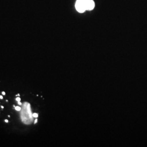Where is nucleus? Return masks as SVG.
Here are the masks:
<instances>
[{
    "label": "nucleus",
    "instance_id": "nucleus-1",
    "mask_svg": "<svg viewBox=\"0 0 147 147\" xmlns=\"http://www.w3.org/2000/svg\"><path fill=\"white\" fill-rule=\"evenodd\" d=\"M75 7L76 10L80 13H84V11H86L84 3L82 0H77L75 4Z\"/></svg>",
    "mask_w": 147,
    "mask_h": 147
},
{
    "label": "nucleus",
    "instance_id": "nucleus-2",
    "mask_svg": "<svg viewBox=\"0 0 147 147\" xmlns=\"http://www.w3.org/2000/svg\"><path fill=\"white\" fill-rule=\"evenodd\" d=\"M15 109H16V110L18 111H20L21 110V108L20 107H19V106H16Z\"/></svg>",
    "mask_w": 147,
    "mask_h": 147
},
{
    "label": "nucleus",
    "instance_id": "nucleus-3",
    "mask_svg": "<svg viewBox=\"0 0 147 147\" xmlns=\"http://www.w3.org/2000/svg\"><path fill=\"white\" fill-rule=\"evenodd\" d=\"M32 116H33V117H34V118H37V117H38V115L37 113H33V114L32 115Z\"/></svg>",
    "mask_w": 147,
    "mask_h": 147
},
{
    "label": "nucleus",
    "instance_id": "nucleus-4",
    "mask_svg": "<svg viewBox=\"0 0 147 147\" xmlns=\"http://www.w3.org/2000/svg\"><path fill=\"white\" fill-rule=\"evenodd\" d=\"M16 100L18 102V101H20V100H21V99H20V98H19V97H18V98H16Z\"/></svg>",
    "mask_w": 147,
    "mask_h": 147
},
{
    "label": "nucleus",
    "instance_id": "nucleus-5",
    "mask_svg": "<svg viewBox=\"0 0 147 147\" xmlns=\"http://www.w3.org/2000/svg\"><path fill=\"white\" fill-rule=\"evenodd\" d=\"M37 122V119H36V120L34 121V124H36Z\"/></svg>",
    "mask_w": 147,
    "mask_h": 147
},
{
    "label": "nucleus",
    "instance_id": "nucleus-6",
    "mask_svg": "<svg viewBox=\"0 0 147 147\" xmlns=\"http://www.w3.org/2000/svg\"><path fill=\"white\" fill-rule=\"evenodd\" d=\"M18 104H19V105H22L21 102H20V101H18Z\"/></svg>",
    "mask_w": 147,
    "mask_h": 147
},
{
    "label": "nucleus",
    "instance_id": "nucleus-7",
    "mask_svg": "<svg viewBox=\"0 0 147 147\" xmlns=\"http://www.w3.org/2000/svg\"><path fill=\"white\" fill-rule=\"evenodd\" d=\"M0 99H3V96H1V95H0Z\"/></svg>",
    "mask_w": 147,
    "mask_h": 147
},
{
    "label": "nucleus",
    "instance_id": "nucleus-8",
    "mask_svg": "<svg viewBox=\"0 0 147 147\" xmlns=\"http://www.w3.org/2000/svg\"><path fill=\"white\" fill-rule=\"evenodd\" d=\"M2 94L4 95H5V92H2Z\"/></svg>",
    "mask_w": 147,
    "mask_h": 147
},
{
    "label": "nucleus",
    "instance_id": "nucleus-9",
    "mask_svg": "<svg viewBox=\"0 0 147 147\" xmlns=\"http://www.w3.org/2000/svg\"><path fill=\"white\" fill-rule=\"evenodd\" d=\"M5 123H8V121L7 119H5Z\"/></svg>",
    "mask_w": 147,
    "mask_h": 147
},
{
    "label": "nucleus",
    "instance_id": "nucleus-10",
    "mask_svg": "<svg viewBox=\"0 0 147 147\" xmlns=\"http://www.w3.org/2000/svg\"><path fill=\"white\" fill-rule=\"evenodd\" d=\"M1 108H2V109H3V108H4V107H3V106H1Z\"/></svg>",
    "mask_w": 147,
    "mask_h": 147
}]
</instances>
